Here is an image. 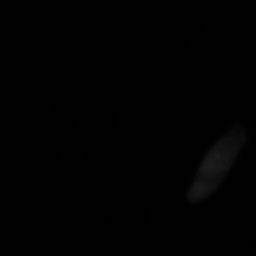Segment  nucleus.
I'll list each match as a JSON object with an SVG mask.
<instances>
[{"instance_id": "nucleus-1", "label": "nucleus", "mask_w": 256, "mask_h": 256, "mask_svg": "<svg viewBox=\"0 0 256 256\" xmlns=\"http://www.w3.org/2000/svg\"><path fill=\"white\" fill-rule=\"evenodd\" d=\"M246 138L245 129L238 124L210 149L188 192L190 202H202L218 188L245 144Z\"/></svg>"}]
</instances>
